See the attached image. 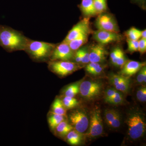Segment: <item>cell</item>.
Returning a JSON list of instances; mask_svg holds the SVG:
<instances>
[{"mask_svg":"<svg viewBox=\"0 0 146 146\" xmlns=\"http://www.w3.org/2000/svg\"><path fill=\"white\" fill-rule=\"evenodd\" d=\"M29 39L21 32L0 25V46L6 51L24 50Z\"/></svg>","mask_w":146,"mask_h":146,"instance_id":"cell-1","label":"cell"},{"mask_svg":"<svg viewBox=\"0 0 146 146\" xmlns=\"http://www.w3.org/2000/svg\"><path fill=\"white\" fill-rule=\"evenodd\" d=\"M56 44L42 41L29 39L24 50L33 60L44 61L49 60Z\"/></svg>","mask_w":146,"mask_h":146,"instance_id":"cell-2","label":"cell"},{"mask_svg":"<svg viewBox=\"0 0 146 146\" xmlns=\"http://www.w3.org/2000/svg\"><path fill=\"white\" fill-rule=\"evenodd\" d=\"M48 68L51 72L60 76L70 75L81 69L79 64L71 61H49Z\"/></svg>","mask_w":146,"mask_h":146,"instance_id":"cell-3","label":"cell"},{"mask_svg":"<svg viewBox=\"0 0 146 146\" xmlns=\"http://www.w3.org/2000/svg\"><path fill=\"white\" fill-rule=\"evenodd\" d=\"M126 123L128 127L129 135L131 139H138L145 132V123L138 114H133L128 118Z\"/></svg>","mask_w":146,"mask_h":146,"instance_id":"cell-4","label":"cell"},{"mask_svg":"<svg viewBox=\"0 0 146 146\" xmlns=\"http://www.w3.org/2000/svg\"><path fill=\"white\" fill-rule=\"evenodd\" d=\"M102 88V84L100 82L82 80L80 85L79 93L84 98L93 100L100 96Z\"/></svg>","mask_w":146,"mask_h":146,"instance_id":"cell-5","label":"cell"},{"mask_svg":"<svg viewBox=\"0 0 146 146\" xmlns=\"http://www.w3.org/2000/svg\"><path fill=\"white\" fill-rule=\"evenodd\" d=\"M74 52L68 43L63 41L55 47L50 56L49 61H71L74 58Z\"/></svg>","mask_w":146,"mask_h":146,"instance_id":"cell-6","label":"cell"},{"mask_svg":"<svg viewBox=\"0 0 146 146\" xmlns=\"http://www.w3.org/2000/svg\"><path fill=\"white\" fill-rule=\"evenodd\" d=\"M95 25L98 29L100 30L116 33L119 32V26L115 18L106 12L98 14Z\"/></svg>","mask_w":146,"mask_h":146,"instance_id":"cell-7","label":"cell"},{"mask_svg":"<svg viewBox=\"0 0 146 146\" xmlns=\"http://www.w3.org/2000/svg\"><path fill=\"white\" fill-rule=\"evenodd\" d=\"M69 119L74 129L80 133H84L88 129L89 119L86 113L83 111L79 110L73 111L69 115Z\"/></svg>","mask_w":146,"mask_h":146,"instance_id":"cell-8","label":"cell"},{"mask_svg":"<svg viewBox=\"0 0 146 146\" xmlns=\"http://www.w3.org/2000/svg\"><path fill=\"white\" fill-rule=\"evenodd\" d=\"M100 109L94 110L90 117V126L87 136L94 138L101 135L103 132V124Z\"/></svg>","mask_w":146,"mask_h":146,"instance_id":"cell-9","label":"cell"},{"mask_svg":"<svg viewBox=\"0 0 146 146\" xmlns=\"http://www.w3.org/2000/svg\"><path fill=\"white\" fill-rule=\"evenodd\" d=\"M93 37L99 44L103 45L121 41L123 37L119 33L98 30L93 33Z\"/></svg>","mask_w":146,"mask_h":146,"instance_id":"cell-10","label":"cell"},{"mask_svg":"<svg viewBox=\"0 0 146 146\" xmlns=\"http://www.w3.org/2000/svg\"><path fill=\"white\" fill-rule=\"evenodd\" d=\"M91 31L90 18L85 17L73 27L68 33L63 42L68 43L85 32Z\"/></svg>","mask_w":146,"mask_h":146,"instance_id":"cell-11","label":"cell"},{"mask_svg":"<svg viewBox=\"0 0 146 146\" xmlns=\"http://www.w3.org/2000/svg\"><path fill=\"white\" fill-rule=\"evenodd\" d=\"M107 51L104 45L98 44L92 45L89 48L90 62L102 63L106 59Z\"/></svg>","mask_w":146,"mask_h":146,"instance_id":"cell-12","label":"cell"},{"mask_svg":"<svg viewBox=\"0 0 146 146\" xmlns=\"http://www.w3.org/2000/svg\"><path fill=\"white\" fill-rule=\"evenodd\" d=\"M145 62H141L134 60H127L123 65L120 72V74L130 78L144 67L145 66Z\"/></svg>","mask_w":146,"mask_h":146,"instance_id":"cell-13","label":"cell"},{"mask_svg":"<svg viewBox=\"0 0 146 146\" xmlns=\"http://www.w3.org/2000/svg\"><path fill=\"white\" fill-rule=\"evenodd\" d=\"M110 81L117 91L124 93L128 91L130 86L129 78L120 74H113L110 78Z\"/></svg>","mask_w":146,"mask_h":146,"instance_id":"cell-14","label":"cell"},{"mask_svg":"<svg viewBox=\"0 0 146 146\" xmlns=\"http://www.w3.org/2000/svg\"><path fill=\"white\" fill-rule=\"evenodd\" d=\"M104 119L108 125L113 128H117L121 125L120 115L114 110L107 109L105 110Z\"/></svg>","mask_w":146,"mask_h":146,"instance_id":"cell-15","label":"cell"},{"mask_svg":"<svg viewBox=\"0 0 146 146\" xmlns=\"http://www.w3.org/2000/svg\"><path fill=\"white\" fill-rule=\"evenodd\" d=\"M79 7L85 17L90 18L98 15L94 7V0H82Z\"/></svg>","mask_w":146,"mask_h":146,"instance_id":"cell-16","label":"cell"},{"mask_svg":"<svg viewBox=\"0 0 146 146\" xmlns=\"http://www.w3.org/2000/svg\"><path fill=\"white\" fill-rule=\"evenodd\" d=\"M91 33V31L84 33L76 39L68 42V44L73 51H75L86 44L88 41L89 35Z\"/></svg>","mask_w":146,"mask_h":146,"instance_id":"cell-17","label":"cell"},{"mask_svg":"<svg viewBox=\"0 0 146 146\" xmlns=\"http://www.w3.org/2000/svg\"><path fill=\"white\" fill-rule=\"evenodd\" d=\"M82 133H80L75 129H72L66 135L68 143L72 145H77L81 143L82 140Z\"/></svg>","mask_w":146,"mask_h":146,"instance_id":"cell-18","label":"cell"},{"mask_svg":"<svg viewBox=\"0 0 146 146\" xmlns=\"http://www.w3.org/2000/svg\"><path fill=\"white\" fill-rule=\"evenodd\" d=\"M74 129L71 124L69 123L66 120L62 121L55 128L54 130L56 133L61 137H65L68 133Z\"/></svg>","mask_w":146,"mask_h":146,"instance_id":"cell-19","label":"cell"},{"mask_svg":"<svg viewBox=\"0 0 146 146\" xmlns=\"http://www.w3.org/2000/svg\"><path fill=\"white\" fill-rule=\"evenodd\" d=\"M105 66L100 63L89 62L85 68L87 72L93 75H98L102 72L104 70Z\"/></svg>","mask_w":146,"mask_h":146,"instance_id":"cell-20","label":"cell"},{"mask_svg":"<svg viewBox=\"0 0 146 146\" xmlns=\"http://www.w3.org/2000/svg\"><path fill=\"white\" fill-rule=\"evenodd\" d=\"M51 114L48 118V123L50 128L52 130H54L55 128L60 123L65 119V116L58 115L52 112H51Z\"/></svg>","mask_w":146,"mask_h":146,"instance_id":"cell-21","label":"cell"},{"mask_svg":"<svg viewBox=\"0 0 146 146\" xmlns=\"http://www.w3.org/2000/svg\"><path fill=\"white\" fill-rule=\"evenodd\" d=\"M82 80L72 84L66 87L63 93L65 96L74 98L80 92V85Z\"/></svg>","mask_w":146,"mask_h":146,"instance_id":"cell-22","label":"cell"},{"mask_svg":"<svg viewBox=\"0 0 146 146\" xmlns=\"http://www.w3.org/2000/svg\"><path fill=\"white\" fill-rule=\"evenodd\" d=\"M52 111L55 114L66 116L67 109L65 108L62 100L59 98L55 100L52 105Z\"/></svg>","mask_w":146,"mask_h":146,"instance_id":"cell-23","label":"cell"},{"mask_svg":"<svg viewBox=\"0 0 146 146\" xmlns=\"http://www.w3.org/2000/svg\"><path fill=\"white\" fill-rule=\"evenodd\" d=\"M94 3L98 15L107 11V0H94Z\"/></svg>","mask_w":146,"mask_h":146,"instance_id":"cell-24","label":"cell"},{"mask_svg":"<svg viewBox=\"0 0 146 146\" xmlns=\"http://www.w3.org/2000/svg\"><path fill=\"white\" fill-rule=\"evenodd\" d=\"M142 31L135 27H131L125 32V36L127 39L138 40L141 38Z\"/></svg>","mask_w":146,"mask_h":146,"instance_id":"cell-25","label":"cell"},{"mask_svg":"<svg viewBox=\"0 0 146 146\" xmlns=\"http://www.w3.org/2000/svg\"><path fill=\"white\" fill-rule=\"evenodd\" d=\"M64 106L66 109H70L76 107L78 104L77 100L73 97L65 96L62 100Z\"/></svg>","mask_w":146,"mask_h":146,"instance_id":"cell-26","label":"cell"},{"mask_svg":"<svg viewBox=\"0 0 146 146\" xmlns=\"http://www.w3.org/2000/svg\"><path fill=\"white\" fill-rule=\"evenodd\" d=\"M81 53L82 60V64H88L90 62L89 57V48L88 46L81 47L80 48Z\"/></svg>","mask_w":146,"mask_h":146,"instance_id":"cell-27","label":"cell"},{"mask_svg":"<svg viewBox=\"0 0 146 146\" xmlns=\"http://www.w3.org/2000/svg\"><path fill=\"white\" fill-rule=\"evenodd\" d=\"M123 52V50L119 47L115 48L110 53V59L111 63L115 65L119 56Z\"/></svg>","mask_w":146,"mask_h":146,"instance_id":"cell-28","label":"cell"},{"mask_svg":"<svg viewBox=\"0 0 146 146\" xmlns=\"http://www.w3.org/2000/svg\"><path fill=\"white\" fill-rule=\"evenodd\" d=\"M123 95L117 91L108 103L111 104H119L123 102Z\"/></svg>","mask_w":146,"mask_h":146,"instance_id":"cell-29","label":"cell"},{"mask_svg":"<svg viewBox=\"0 0 146 146\" xmlns=\"http://www.w3.org/2000/svg\"><path fill=\"white\" fill-rule=\"evenodd\" d=\"M127 50L130 52L138 51V40L127 39Z\"/></svg>","mask_w":146,"mask_h":146,"instance_id":"cell-30","label":"cell"},{"mask_svg":"<svg viewBox=\"0 0 146 146\" xmlns=\"http://www.w3.org/2000/svg\"><path fill=\"white\" fill-rule=\"evenodd\" d=\"M137 77V81L140 84L145 83L146 82V67L144 66L139 71Z\"/></svg>","mask_w":146,"mask_h":146,"instance_id":"cell-31","label":"cell"},{"mask_svg":"<svg viewBox=\"0 0 146 146\" xmlns=\"http://www.w3.org/2000/svg\"><path fill=\"white\" fill-rule=\"evenodd\" d=\"M136 97L138 101L145 102L146 101V88L142 87L138 89L136 93Z\"/></svg>","mask_w":146,"mask_h":146,"instance_id":"cell-32","label":"cell"},{"mask_svg":"<svg viewBox=\"0 0 146 146\" xmlns=\"http://www.w3.org/2000/svg\"><path fill=\"white\" fill-rule=\"evenodd\" d=\"M138 51L141 54L146 52V39L141 38L138 40Z\"/></svg>","mask_w":146,"mask_h":146,"instance_id":"cell-33","label":"cell"},{"mask_svg":"<svg viewBox=\"0 0 146 146\" xmlns=\"http://www.w3.org/2000/svg\"><path fill=\"white\" fill-rule=\"evenodd\" d=\"M127 60L126 58L124 53L123 52L120 54L119 58H118L117 60L115 65H114L121 68L123 65H124L125 63L126 62Z\"/></svg>","mask_w":146,"mask_h":146,"instance_id":"cell-34","label":"cell"},{"mask_svg":"<svg viewBox=\"0 0 146 146\" xmlns=\"http://www.w3.org/2000/svg\"><path fill=\"white\" fill-rule=\"evenodd\" d=\"M117 90L114 89H108L105 94L104 99L106 102L108 103L110 99L114 96Z\"/></svg>","mask_w":146,"mask_h":146,"instance_id":"cell-35","label":"cell"},{"mask_svg":"<svg viewBox=\"0 0 146 146\" xmlns=\"http://www.w3.org/2000/svg\"><path fill=\"white\" fill-rule=\"evenodd\" d=\"M132 2L137 4L142 8H145L146 0H131Z\"/></svg>","mask_w":146,"mask_h":146,"instance_id":"cell-36","label":"cell"},{"mask_svg":"<svg viewBox=\"0 0 146 146\" xmlns=\"http://www.w3.org/2000/svg\"><path fill=\"white\" fill-rule=\"evenodd\" d=\"M141 38L146 39V29L142 31L141 33Z\"/></svg>","mask_w":146,"mask_h":146,"instance_id":"cell-37","label":"cell"}]
</instances>
